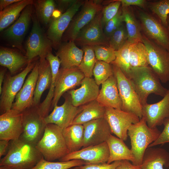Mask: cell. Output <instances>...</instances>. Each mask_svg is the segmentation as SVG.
Segmentation results:
<instances>
[{"label": "cell", "mask_w": 169, "mask_h": 169, "mask_svg": "<svg viewBox=\"0 0 169 169\" xmlns=\"http://www.w3.org/2000/svg\"><path fill=\"white\" fill-rule=\"evenodd\" d=\"M102 10L79 33L74 41L76 45L109 46V39L104 33L102 23Z\"/></svg>", "instance_id": "cell-11"}, {"label": "cell", "mask_w": 169, "mask_h": 169, "mask_svg": "<svg viewBox=\"0 0 169 169\" xmlns=\"http://www.w3.org/2000/svg\"><path fill=\"white\" fill-rule=\"evenodd\" d=\"M33 5L27 6L17 20L4 32L5 37L21 51H23L22 42L33 14Z\"/></svg>", "instance_id": "cell-21"}, {"label": "cell", "mask_w": 169, "mask_h": 169, "mask_svg": "<svg viewBox=\"0 0 169 169\" xmlns=\"http://www.w3.org/2000/svg\"><path fill=\"white\" fill-rule=\"evenodd\" d=\"M6 71V69L5 67L4 68H3L1 69L0 71V94H1L2 89V84L4 79L5 74Z\"/></svg>", "instance_id": "cell-52"}, {"label": "cell", "mask_w": 169, "mask_h": 169, "mask_svg": "<svg viewBox=\"0 0 169 169\" xmlns=\"http://www.w3.org/2000/svg\"><path fill=\"white\" fill-rule=\"evenodd\" d=\"M0 169H13L11 167L6 166H0Z\"/></svg>", "instance_id": "cell-53"}, {"label": "cell", "mask_w": 169, "mask_h": 169, "mask_svg": "<svg viewBox=\"0 0 169 169\" xmlns=\"http://www.w3.org/2000/svg\"><path fill=\"white\" fill-rule=\"evenodd\" d=\"M29 63L28 58L13 49L2 47L0 50V64L7 68L11 74H15Z\"/></svg>", "instance_id": "cell-30"}, {"label": "cell", "mask_w": 169, "mask_h": 169, "mask_svg": "<svg viewBox=\"0 0 169 169\" xmlns=\"http://www.w3.org/2000/svg\"><path fill=\"white\" fill-rule=\"evenodd\" d=\"M39 62L28 76L21 89L17 95L11 109L22 112L33 105V97L38 75Z\"/></svg>", "instance_id": "cell-20"}, {"label": "cell", "mask_w": 169, "mask_h": 169, "mask_svg": "<svg viewBox=\"0 0 169 169\" xmlns=\"http://www.w3.org/2000/svg\"><path fill=\"white\" fill-rule=\"evenodd\" d=\"M83 50L78 48L74 41L61 43L56 55L60 59L61 68L64 69L78 66L83 57Z\"/></svg>", "instance_id": "cell-25"}, {"label": "cell", "mask_w": 169, "mask_h": 169, "mask_svg": "<svg viewBox=\"0 0 169 169\" xmlns=\"http://www.w3.org/2000/svg\"><path fill=\"white\" fill-rule=\"evenodd\" d=\"M128 79L143 105L151 94L164 97L168 89L161 84L160 80L152 69L147 67L132 68Z\"/></svg>", "instance_id": "cell-2"}, {"label": "cell", "mask_w": 169, "mask_h": 169, "mask_svg": "<svg viewBox=\"0 0 169 169\" xmlns=\"http://www.w3.org/2000/svg\"><path fill=\"white\" fill-rule=\"evenodd\" d=\"M163 125L164 126L163 131L161 132L157 139L150 144L148 147L169 142V118L165 120Z\"/></svg>", "instance_id": "cell-46"}, {"label": "cell", "mask_w": 169, "mask_h": 169, "mask_svg": "<svg viewBox=\"0 0 169 169\" xmlns=\"http://www.w3.org/2000/svg\"><path fill=\"white\" fill-rule=\"evenodd\" d=\"M131 43L128 40L119 50L115 51V59L110 64L119 67L128 78L132 67L130 63V47Z\"/></svg>", "instance_id": "cell-37"}, {"label": "cell", "mask_w": 169, "mask_h": 169, "mask_svg": "<svg viewBox=\"0 0 169 169\" xmlns=\"http://www.w3.org/2000/svg\"><path fill=\"white\" fill-rule=\"evenodd\" d=\"M97 60L111 64L115 59V50L110 46L96 45L92 46Z\"/></svg>", "instance_id": "cell-43"}, {"label": "cell", "mask_w": 169, "mask_h": 169, "mask_svg": "<svg viewBox=\"0 0 169 169\" xmlns=\"http://www.w3.org/2000/svg\"><path fill=\"white\" fill-rule=\"evenodd\" d=\"M80 88L69 91L73 105L79 107L96 100L100 90L99 86L92 78L85 77Z\"/></svg>", "instance_id": "cell-23"}, {"label": "cell", "mask_w": 169, "mask_h": 169, "mask_svg": "<svg viewBox=\"0 0 169 169\" xmlns=\"http://www.w3.org/2000/svg\"><path fill=\"white\" fill-rule=\"evenodd\" d=\"M23 132L19 139L36 146L42 138L46 124L38 105H33L22 112Z\"/></svg>", "instance_id": "cell-5"}, {"label": "cell", "mask_w": 169, "mask_h": 169, "mask_svg": "<svg viewBox=\"0 0 169 169\" xmlns=\"http://www.w3.org/2000/svg\"><path fill=\"white\" fill-rule=\"evenodd\" d=\"M112 66L122 102L121 110L133 114L141 119L142 105L130 80L119 67L113 64Z\"/></svg>", "instance_id": "cell-7"}, {"label": "cell", "mask_w": 169, "mask_h": 169, "mask_svg": "<svg viewBox=\"0 0 169 169\" xmlns=\"http://www.w3.org/2000/svg\"><path fill=\"white\" fill-rule=\"evenodd\" d=\"M130 63L131 67H138L148 66L147 52L142 42L131 43L129 51Z\"/></svg>", "instance_id": "cell-35"}, {"label": "cell", "mask_w": 169, "mask_h": 169, "mask_svg": "<svg viewBox=\"0 0 169 169\" xmlns=\"http://www.w3.org/2000/svg\"><path fill=\"white\" fill-rule=\"evenodd\" d=\"M45 160L53 161L69 153L63 129L54 124H47L40 140L35 146Z\"/></svg>", "instance_id": "cell-3"}, {"label": "cell", "mask_w": 169, "mask_h": 169, "mask_svg": "<svg viewBox=\"0 0 169 169\" xmlns=\"http://www.w3.org/2000/svg\"><path fill=\"white\" fill-rule=\"evenodd\" d=\"M141 27L145 35L154 43L169 51V31L159 20L144 11L139 12Z\"/></svg>", "instance_id": "cell-13"}, {"label": "cell", "mask_w": 169, "mask_h": 169, "mask_svg": "<svg viewBox=\"0 0 169 169\" xmlns=\"http://www.w3.org/2000/svg\"><path fill=\"white\" fill-rule=\"evenodd\" d=\"M142 114L149 127L155 128L163 124L165 120L169 118V89L160 101L142 105Z\"/></svg>", "instance_id": "cell-22"}, {"label": "cell", "mask_w": 169, "mask_h": 169, "mask_svg": "<svg viewBox=\"0 0 169 169\" xmlns=\"http://www.w3.org/2000/svg\"><path fill=\"white\" fill-rule=\"evenodd\" d=\"M161 133L157 127H149L143 117L138 122L131 125L127 133L131 140V149L135 158L133 165L141 166L146 149L157 139Z\"/></svg>", "instance_id": "cell-4"}, {"label": "cell", "mask_w": 169, "mask_h": 169, "mask_svg": "<svg viewBox=\"0 0 169 169\" xmlns=\"http://www.w3.org/2000/svg\"><path fill=\"white\" fill-rule=\"evenodd\" d=\"M20 0H0V11H1L4 9L12 4L18 2Z\"/></svg>", "instance_id": "cell-51"}, {"label": "cell", "mask_w": 169, "mask_h": 169, "mask_svg": "<svg viewBox=\"0 0 169 169\" xmlns=\"http://www.w3.org/2000/svg\"><path fill=\"white\" fill-rule=\"evenodd\" d=\"M82 110L75 117L72 125L84 124L92 120L105 117V107L96 100L82 105Z\"/></svg>", "instance_id": "cell-32"}, {"label": "cell", "mask_w": 169, "mask_h": 169, "mask_svg": "<svg viewBox=\"0 0 169 169\" xmlns=\"http://www.w3.org/2000/svg\"><path fill=\"white\" fill-rule=\"evenodd\" d=\"M111 1L108 5L104 7L102 10V23L103 28L109 21L116 15L121 5L119 0Z\"/></svg>", "instance_id": "cell-44"}, {"label": "cell", "mask_w": 169, "mask_h": 169, "mask_svg": "<svg viewBox=\"0 0 169 169\" xmlns=\"http://www.w3.org/2000/svg\"><path fill=\"white\" fill-rule=\"evenodd\" d=\"M33 0H20L4 9L0 12V31L11 25L18 18L21 12L28 5L33 4Z\"/></svg>", "instance_id": "cell-31"}, {"label": "cell", "mask_w": 169, "mask_h": 169, "mask_svg": "<svg viewBox=\"0 0 169 169\" xmlns=\"http://www.w3.org/2000/svg\"><path fill=\"white\" fill-rule=\"evenodd\" d=\"M10 141L6 140H0V158L6 154Z\"/></svg>", "instance_id": "cell-50"}, {"label": "cell", "mask_w": 169, "mask_h": 169, "mask_svg": "<svg viewBox=\"0 0 169 169\" xmlns=\"http://www.w3.org/2000/svg\"><path fill=\"white\" fill-rule=\"evenodd\" d=\"M33 26L26 43V56L28 62L36 57L40 59L46 58L52 52V44L41 26L36 14L32 16Z\"/></svg>", "instance_id": "cell-6"}, {"label": "cell", "mask_w": 169, "mask_h": 169, "mask_svg": "<svg viewBox=\"0 0 169 169\" xmlns=\"http://www.w3.org/2000/svg\"><path fill=\"white\" fill-rule=\"evenodd\" d=\"M142 42L147 52V61L150 66L160 81H169V51L157 44L144 34Z\"/></svg>", "instance_id": "cell-9"}, {"label": "cell", "mask_w": 169, "mask_h": 169, "mask_svg": "<svg viewBox=\"0 0 169 169\" xmlns=\"http://www.w3.org/2000/svg\"><path fill=\"white\" fill-rule=\"evenodd\" d=\"M22 112L11 109L0 116V140L19 138L23 132Z\"/></svg>", "instance_id": "cell-18"}, {"label": "cell", "mask_w": 169, "mask_h": 169, "mask_svg": "<svg viewBox=\"0 0 169 169\" xmlns=\"http://www.w3.org/2000/svg\"><path fill=\"white\" fill-rule=\"evenodd\" d=\"M120 161H115L111 163H107L97 164H87L79 166H76L71 169H115Z\"/></svg>", "instance_id": "cell-47"}, {"label": "cell", "mask_w": 169, "mask_h": 169, "mask_svg": "<svg viewBox=\"0 0 169 169\" xmlns=\"http://www.w3.org/2000/svg\"><path fill=\"white\" fill-rule=\"evenodd\" d=\"M84 126L83 125L73 124L63 130L66 146L69 153L80 150L83 147Z\"/></svg>", "instance_id": "cell-33"}, {"label": "cell", "mask_w": 169, "mask_h": 169, "mask_svg": "<svg viewBox=\"0 0 169 169\" xmlns=\"http://www.w3.org/2000/svg\"><path fill=\"white\" fill-rule=\"evenodd\" d=\"M87 164L85 161L79 159L53 162L47 161L43 158L31 169H69Z\"/></svg>", "instance_id": "cell-38"}, {"label": "cell", "mask_w": 169, "mask_h": 169, "mask_svg": "<svg viewBox=\"0 0 169 169\" xmlns=\"http://www.w3.org/2000/svg\"><path fill=\"white\" fill-rule=\"evenodd\" d=\"M106 142L110 151V156L107 162L108 164L118 161L127 160L132 163L135 158L131 150L127 146L121 139L110 135Z\"/></svg>", "instance_id": "cell-28"}, {"label": "cell", "mask_w": 169, "mask_h": 169, "mask_svg": "<svg viewBox=\"0 0 169 169\" xmlns=\"http://www.w3.org/2000/svg\"><path fill=\"white\" fill-rule=\"evenodd\" d=\"M83 125L84 129L83 148L105 142L112 133L105 117L92 120Z\"/></svg>", "instance_id": "cell-19"}, {"label": "cell", "mask_w": 169, "mask_h": 169, "mask_svg": "<svg viewBox=\"0 0 169 169\" xmlns=\"http://www.w3.org/2000/svg\"><path fill=\"white\" fill-rule=\"evenodd\" d=\"M43 158L35 146L19 138L10 141L6 154L0 159V166L13 169H31Z\"/></svg>", "instance_id": "cell-1"}, {"label": "cell", "mask_w": 169, "mask_h": 169, "mask_svg": "<svg viewBox=\"0 0 169 169\" xmlns=\"http://www.w3.org/2000/svg\"><path fill=\"white\" fill-rule=\"evenodd\" d=\"M121 17L124 22L128 36V40L131 43L142 42L141 27L129 7H121Z\"/></svg>", "instance_id": "cell-34"}, {"label": "cell", "mask_w": 169, "mask_h": 169, "mask_svg": "<svg viewBox=\"0 0 169 169\" xmlns=\"http://www.w3.org/2000/svg\"><path fill=\"white\" fill-rule=\"evenodd\" d=\"M109 156V147L105 141L69 153L59 160L60 161H65L79 159L84 161L88 164H97L107 163Z\"/></svg>", "instance_id": "cell-17"}, {"label": "cell", "mask_w": 169, "mask_h": 169, "mask_svg": "<svg viewBox=\"0 0 169 169\" xmlns=\"http://www.w3.org/2000/svg\"><path fill=\"white\" fill-rule=\"evenodd\" d=\"M114 75L112 66L105 62L97 60L93 70L95 80L99 86Z\"/></svg>", "instance_id": "cell-40"}, {"label": "cell", "mask_w": 169, "mask_h": 169, "mask_svg": "<svg viewBox=\"0 0 169 169\" xmlns=\"http://www.w3.org/2000/svg\"><path fill=\"white\" fill-rule=\"evenodd\" d=\"M84 77V74L78 67L67 69L61 67L57 79L51 110L57 105L61 97L64 93L80 84Z\"/></svg>", "instance_id": "cell-16"}, {"label": "cell", "mask_w": 169, "mask_h": 169, "mask_svg": "<svg viewBox=\"0 0 169 169\" xmlns=\"http://www.w3.org/2000/svg\"><path fill=\"white\" fill-rule=\"evenodd\" d=\"M61 105H55L52 112L44 118L45 123L55 124L63 130L72 125L77 115L82 111V106H74L69 94L65 96Z\"/></svg>", "instance_id": "cell-15"}, {"label": "cell", "mask_w": 169, "mask_h": 169, "mask_svg": "<svg viewBox=\"0 0 169 169\" xmlns=\"http://www.w3.org/2000/svg\"><path fill=\"white\" fill-rule=\"evenodd\" d=\"M167 23H168V29L169 31V14L168 16L167 19Z\"/></svg>", "instance_id": "cell-54"}, {"label": "cell", "mask_w": 169, "mask_h": 169, "mask_svg": "<svg viewBox=\"0 0 169 169\" xmlns=\"http://www.w3.org/2000/svg\"><path fill=\"white\" fill-rule=\"evenodd\" d=\"M125 24L123 22L109 38V46L115 51L121 48L128 40V33Z\"/></svg>", "instance_id": "cell-42"}, {"label": "cell", "mask_w": 169, "mask_h": 169, "mask_svg": "<svg viewBox=\"0 0 169 169\" xmlns=\"http://www.w3.org/2000/svg\"><path fill=\"white\" fill-rule=\"evenodd\" d=\"M121 2L122 7H129L130 6L135 5L141 8L145 6L146 1L145 0H119Z\"/></svg>", "instance_id": "cell-48"}, {"label": "cell", "mask_w": 169, "mask_h": 169, "mask_svg": "<svg viewBox=\"0 0 169 169\" xmlns=\"http://www.w3.org/2000/svg\"><path fill=\"white\" fill-rule=\"evenodd\" d=\"M46 59L49 62L52 71L51 83L48 94L42 102L38 105L41 114L44 118L48 116L51 110L52 101L53 99L57 79L59 71L60 62L58 56H54L52 52L49 53Z\"/></svg>", "instance_id": "cell-27"}, {"label": "cell", "mask_w": 169, "mask_h": 169, "mask_svg": "<svg viewBox=\"0 0 169 169\" xmlns=\"http://www.w3.org/2000/svg\"><path fill=\"white\" fill-rule=\"evenodd\" d=\"M149 7L158 16L163 25L168 28L167 19L169 14V0H161L151 3Z\"/></svg>", "instance_id": "cell-41"}, {"label": "cell", "mask_w": 169, "mask_h": 169, "mask_svg": "<svg viewBox=\"0 0 169 169\" xmlns=\"http://www.w3.org/2000/svg\"><path fill=\"white\" fill-rule=\"evenodd\" d=\"M96 100L105 107L121 110L122 102L119 96L117 82L114 75L102 84Z\"/></svg>", "instance_id": "cell-24"}, {"label": "cell", "mask_w": 169, "mask_h": 169, "mask_svg": "<svg viewBox=\"0 0 169 169\" xmlns=\"http://www.w3.org/2000/svg\"><path fill=\"white\" fill-rule=\"evenodd\" d=\"M84 55L79 68L84 75L85 77L92 78L93 70L97 61L92 46L82 47Z\"/></svg>", "instance_id": "cell-39"}, {"label": "cell", "mask_w": 169, "mask_h": 169, "mask_svg": "<svg viewBox=\"0 0 169 169\" xmlns=\"http://www.w3.org/2000/svg\"><path fill=\"white\" fill-rule=\"evenodd\" d=\"M102 2L92 0L85 1L81 9L74 16L64 33L62 41H74L81 29L103 10L104 7L100 3Z\"/></svg>", "instance_id": "cell-8"}, {"label": "cell", "mask_w": 169, "mask_h": 169, "mask_svg": "<svg viewBox=\"0 0 169 169\" xmlns=\"http://www.w3.org/2000/svg\"><path fill=\"white\" fill-rule=\"evenodd\" d=\"M115 169H140V166L131 164L129 161L123 160L120 161L119 164Z\"/></svg>", "instance_id": "cell-49"}, {"label": "cell", "mask_w": 169, "mask_h": 169, "mask_svg": "<svg viewBox=\"0 0 169 169\" xmlns=\"http://www.w3.org/2000/svg\"><path fill=\"white\" fill-rule=\"evenodd\" d=\"M169 166V153L159 147H148L145 151L140 169H164Z\"/></svg>", "instance_id": "cell-26"}, {"label": "cell", "mask_w": 169, "mask_h": 169, "mask_svg": "<svg viewBox=\"0 0 169 169\" xmlns=\"http://www.w3.org/2000/svg\"><path fill=\"white\" fill-rule=\"evenodd\" d=\"M36 15L43 24H47L50 21L51 18L55 10V3L53 0L33 1Z\"/></svg>", "instance_id": "cell-36"}, {"label": "cell", "mask_w": 169, "mask_h": 169, "mask_svg": "<svg viewBox=\"0 0 169 169\" xmlns=\"http://www.w3.org/2000/svg\"><path fill=\"white\" fill-rule=\"evenodd\" d=\"M36 63L32 61L18 74L13 76L9 74L5 76L0 94L1 115L11 109L14 100L22 87L27 75L33 69Z\"/></svg>", "instance_id": "cell-10"}, {"label": "cell", "mask_w": 169, "mask_h": 169, "mask_svg": "<svg viewBox=\"0 0 169 169\" xmlns=\"http://www.w3.org/2000/svg\"><path fill=\"white\" fill-rule=\"evenodd\" d=\"M121 14V7H120L116 15L105 24L103 28L104 32L109 39L112 34L123 22L122 19Z\"/></svg>", "instance_id": "cell-45"}, {"label": "cell", "mask_w": 169, "mask_h": 169, "mask_svg": "<svg viewBox=\"0 0 169 169\" xmlns=\"http://www.w3.org/2000/svg\"><path fill=\"white\" fill-rule=\"evenodd\" d=\"M105 117L112 133L124 141L127 138L128 131L131 125L140 120V118L133 114L110 107H105Z\"/></svg>", "instance_id": "cell-14"}, {"label": "cell", "mask_w": 169, "mask_h": 169, "mask_svg": "<svg viewBox=\"0 0 169 169\" xmlns=\"http://www.w3.org/2000/svg\"><path fill=\"white\" fill-rule=\"evenodd\" d=\"M51 66L46 58L39 59L38 75L33 97V105H38L44 91L49 89L52 81Z\"/></svg>", "instance_id": "cell-29"}, {"label": "cell", "mask_w": 169, "mask_h": 169, "mask_svg": "<svg viewBox=\"0 0 169 169\" xmlns=\"http://www.w3.org/2000/svg\"><path fill=\"white\" fill-rule=\"evenodd\" d=\"M84 2L83 0H76L60 16L50 20L46 35L52 43V48L58 49L61 43L64 33Z\"/></svg>", "instance_id": "cell-12"}]
</instances>
